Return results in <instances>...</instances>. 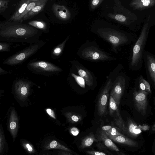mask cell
Returning a JSON list of instances; mask_svg holds the SVG:
<instances>
[{
	"instance_id": "obj_25",
	"label": "cell",
	"mask_w": 155,
	"mask_h": 155,
	"mask_svg": "<svg viewBox=\"0 0 155 155\" xmlns=\"http://www.w3.org/2000/svg\"><path fill=\"white\" fill-rule=\"evenodd\" d=\"M98 141L94 134L90 133L82 140L80 146V148L84 149L88 147L91 146L94 142Z\"/></svg>"
},
{
	"instance_id": "obj_29",
	"label": "cell",
	"mask_w": 155,
	"mask_h": 155,
	"mask_svg": "<svg viewBox=\"0 0 155 155\" xmlns=\"http://www.w3.org/2000/svg\"><path fill=\"white\" fill-rule=\"evenodd\" d=\"M109 104L110 115L114 117L115 112L119 109V108L115 100L110 95Z\"/></svg>"
},
{
	"instance_id": "obj_48",
	"label": "cell",
	"mask_w": 155,
	"mask_h": 155,
	"mask_svg": "<svg viewBox=\"0 0 155 155\" xmlns=\"http://www.w3.org/2000/svg\"><path fill=\"white\" fill-rule=\"evenodd\" d=\"M43 155H49L48 154H44Z\"/></svg>"
},
{
	"instance_id": "obj_39",
	"label": "cell",
	"mask_w": 155,
	"mask_h": 155,
	"mask_svg": "<svg viewBox=\"0 0 155 155\" xmlns=\"http://www.w3.org/2000/svg\"><path fill=\"white\" fill-rule=\"evenodd\" d=\"M70 132L71 134L74 136H76L79 133L78 129L75 127H73L70 129Z\"/></svg>"
},
{
	"instance_id": "obj_4",
	"label": "cell",
	"mask_w": 155,
	"mask_h": 155,
	"mask_svg": "<svg viewBox=\"0 0 155 155\" xmlns=\"http://www.w3.org/2000/svg\"><path fill=\"white\" fill-rule=\"evenodd\" d=\"M77 54L80 58L92 61H111L115 58L101 49L94 41H87L78 49Z\"/></svg>"
},
{
	"instance_id": "obj_20",
	"label": "cell",
	"mask_w": 155,
	"mask_h": 155,
	"mask_svg": "<svg viewBox=\"0 0 155 155\" xmlns=\"http://www.w3.org/2000/svg\"><path fill=\"white\" fill-rule=\"evenodd\" d=\"M127 134L133 137H135L140 133V128L131 119L129 118L127 120Z\"/></svg>"
},
{
	"instance_id": "obj_8",
	"label": "cell",
	"mask_w": 155,
	"mask_h": 155,
	"mask_svg": "<svg viewBox=\"0 0 155 155\" xmlns=\"http://www.w3.org/2000/svg\"><path fill=\"white\" fill-rule=\"evenodd\" d=\"M148 93L140 90L134 91V99L135 108L142 115L146 114L148 104L147 97Z\"/></svg>"
},
{
	"instance_id": "obj_23",
	"label": "cell",
	"mask_w": 155,
	"mask_h": 155,
	"mask_svg": "<svg viewBox=\"0 0 155 155\" xmlns=\"http://www.w3.org/2000/svg\"><path fill=\"white\" fill-rule=\"evenodd\" d=\"M44 147L45 150L57 149L70 152H71V151L68 148L54 140L50 141Z\"/></svg>"
},
{
	"instance_id": "obj_16",
	"label": "cell",
	"mask_w": 155,
	"mask_h": 155,
	"mask_svg": "<svg viewBox=\"0 0 155 155\" xmlns=\"http://www.w3.org/2000/svg\"><path fill=\"white\" fill-rule=\"evenodd\" d=\"M72 62L75 64L78 74L83 78L87 85L92 86L93 84V79L90 72L82 66L78 65L77 61L74 60Z\"/></svg>"
},
{
	"instance_id": "obj_34",
	"label": "cell",
	"mask_w": 155,
	"mask_h": 155,
	"mask_svg": "<svg viewBox=\"0 0 155 155\" xmlns=\"http://www.w3.org/2000/svg\"><path fill=\"white\" fill-rule=\"evenodd\" d=\"M11 45L9 43L1 42L0 43V51H10Z\"/></svg>"
},
{
	"instance_id": "obj_26",
	"label": "cell",
	"mask_w": 155,
	"mask_h": 155,
	"mask_svg": "<svg viewBox=\"0 0 155 155\" xmlns=\"http://www.w3.org/2000/svg\"><path fill=\"white\" fill-rule=\"evenodd\" d=\"M65 115L68 121L73 124L79 122L82 119L81 115L72 112H66L65 113Z\"/></svg>"
},
{
	"instance_id": "obj_35",
	"label": "cell",
	"mask_w": 155,
	"mask_h": 155,
	"mask_svg": "<svg viewBox=\"0 0 155 155\" xmlns=\"http://www.w3.org/2000/svg\"><path fill=\"white\" fill-rule=\"evenodd\" d=\"M72 75L74 78L77 82L81 87H84L85 81L82 77L76 75L74 74H72Z\"/></svg>"
},
{
	"instance_id": "obj_36",
	"label": "cell",
	"mask_w": 155,
	"mask_h": 155,
	"mask_svg": "<svg viewBox=\"0 0 155 155\" xmlns=\"http://www.w3.org/2000/svg\"><path fill=\"white\" fill-rule=\"evenodd\" d=\"M109 134L113 136H124V135L119 132L118 130L114 127L112 128L109 130L106 131Z\"/></svg>"
},
{
	"instance_id": "obj_40",
	"label": "cell",
	"mask_w": 155,
	"mask_h": 155,
	"mask_svg": "<svg viewBox=\"0 0 155 155\" xmlns=\"http://www.w3.org/2000/svg\"><path fill=\"white\" fill-rule=\"evenodd\" d=\"M46 111L47 113L52 118L55 119V117L54 111L50 109H46Z\"/></svg>"
},
{
	"instance_id": "obj_22",
	"label": "cell",
	"mask_w": 155,
	"mask_h": 155,
	"mask_svg": "<svg viewBox=\"0 0 155 155\" xmlns=\"http://www.w3.org/2000/svg\"><path fill=\"white\" fill-rule=\"evenodd\" d=\"M113 117L114 122L118 128L123 132L127 134V127L121 117L119 109L116 111Z\"/></svg>"
},
{
	"instance_id": "obj_3",
	"label": "cell",
	"mask_w": 155,
	"mask_h": 155,
	"mask_svg": "<svg viewBox=\"0 0 155 155\" xmlns=\"http://www.w3.org/2000/svg\"><path fill=\"white\" fill-rule=\"evenodd\" d=\"M113 5H106L102 15L107 19L128 25L136 20V16L123 6L119 0L114 1Z\"/></svg>"
},
{
	"instance_id": "obj_31",
	"label": "cell",
	"mask_w": 155,
	"mask_h": 155,
	"mask_svg": "<svg viewBox=\"0 0 155 155\" xmlns=\"http://www.w3.org/2000/svg\"><path fill=\"white\" fill-rule=\"evenodd\" d=\"M21 146L26 151L30 154H34L36 151L34 146L30 143L25 140H22Z\"/></svg>"
},
{
	"instance_id": "obj_45",
	"label": "cell",
	"mask_w": 155,
	"mask_h": 155,
	"mask_svg": "<svg viewBox=\"0 0 155 155\" xmlns=\"http://www.w3.org/2000/svg\"><path fill=\"white\" fill-rule=\"evenodd\" d=\"M0 68V74H1L2 73H5V72H6L7 73V72L4 71V70L2 69L1 68Z\"/></svg>"
},
{
	"instance_id": "obj_17",
	"label": "cell",
	"mask_w": 155,
	"mask_h": 155,
	"mask_svg": "<svg viewBox=\"0 0 155 155\" xmlns=\"http://www.w3.org/2000/svg\"><path fill=\"white\" fill-rule=\"evenodd\" d=\"M105 132L106 134L110 139L117 143L132 147H136L138 146V142L127 137L125 136H113L109 134L106 131Z\"/></svg>"
},
{
	"instance_id": "obj_7",
	"label": "cell",
	"mask_w": 155,
	"mask_h": 155,
	"mask_svg": "<svg viewBox=\"0 0 155 155\" xmlns=\"http://www.w3.org/2000/svg\"><path fill=\"white\" fill-rule=\"evenodd\" d=\"M113 83L111 79H109L99 95L97 104L98 114L102 116L106 113L109 91L112 88Z\"/></svg>"
},
{
	"instance_id": "obj_28",
	"label": "cell",
	"mask_w": 155,
	"mask_h": 155,
	"mask_svg": "<svg viewBox=\"0 0 155 155\" xmlns=\"http://www.w3.org/2000/svg\"><path fill=\"white\" fill-rule=\"evenodd\" d=\"M70 38V36H67L66 38L61 43L56 46L52 52V56L54 57H58L62 53L66 42Z\"/></svg>"
},
{
	"instance_id": "obj_24",
	"label": "cell",
	"mask_w": 155,
	"mask_h": 155,
	"mask_svg": "<svg viewBox=\"0 0 155 155\" xmlns=\"http://www.w3.org/2000/svg\"><path fill=\"white\" fill-rule=\"evenodd\" d=\"M45 0H31L26 7L25 10L19 18L17 23H20L23 21L24 17L36 6L44 2Z\"/></svg>"
},
{
	"instance_id": "obj_10",
	"label": "cell",
	"mask_w": 155,
	"mask_h": 155,
	"mask_svg": "<svg viewBox=\"0 0 155 155\" xmlns=\"http://www.w3.org/2000/svg\"><path fill=\"white\" fill-rule=\"evenodd\" d=\"M28 66L33 70L44 72H56L62 70L51 63L44 61H36L29 63Z\"/></svg>"
},
{
	"instance_id": "obj_11",
	"label": "cell",
	"mask_w": 155,
	"mask_h": 155,
	"mask_svg": "<svg viewBox=\"0 0 155 155\" xmlns=\"http://www.w3.org/2000/svg\"><path fill=\"white\" fill-rule=\"evenodd\" d=\"M52 10L56 17L61 20H68L71 17L70 12L64 5L54 4L52 6Z\"/></svg>"
},
{
	"instance_id": "obj_47",
	"label": "cell",
	"mask_w": 155,
	"mask_h": 155,
	"mask_svg": "<svg viewBox=\"0 0 155 155\" xmlns=\"http://www.w3.org/2000/svg\"><path fill=\"white\" fill-rule=\"evenodd\" d=\"M120 155H126V154L124 153H122V152H120Z\"/></svg>"
},
{
	"instance_id": "obj_32",
	"label": "cell",
	"mask_w": 155,
	"mask_h": 155,
	"mask_svg": "<svg viewBox=\"0 0 155 155\" xmlns=\"http://www.w3.org/2000/svg\"><path fill=\"white\" fill-rule=\"evenodd\" d=\"M104 1V0H92L90 1L89 8L91 11L94 10Z\"/></svg>"
},
{
	"instance_id": "obj_13",
	"label": "cell",
	"mask_w": 155,
	"mask_h": 155,
	"mask_svg": "<svg viewBox=\"0 0 155 155\" xmlns=\"http://www.w3.org/2000/svg\"><path fill=\"white\" fill-rule=\"evenodd\" d=\"M155 5V0H133L129 5L134 10L142 11L151 8Z\"/></svg>"
},
{
	"instance_id": "obj_5",
	"label": "cell",
	"mask_w": 155,
	"mask_h": 155,
	"mask_svg": "<svg viewBox=\"0 0 155 155\" xmlns=\"http://www.w3.org/2000/svg\"><path fill=\"white\" fill-rule=\"evenodd\" d=\"M150 15L144 22L140 36L134 45L133 49L131 65H137L141 63L143 54V50L148 37L150 26Z\"/></svg>"
},
{
	"instance_id": "obj_49",
	"label": "cell",
	"mask_w": 155,
	"mask_h": 155,
	"mask_svg": "<svg viewBox=\"0 0 155 155\" xmlns=\"http://www.w3.org/2000/svg\"></svg>"
},
{
	"instance_id": "obj_21",
	"label": "cell",
	"mask_w": 155,
	"mask_h": 155,
	"mask_svg": "<svg viewBox=\"0 0 155 155\" xmlns=\"http://www.w3.org/2000/svg\"><path fill=\"white\" fill-rule=\"evenodd\" d=\"M48 1L47 0H45L43 3L38 5L33 8L30 12L24 17L23 19V21L30 19L41 12L44 8Z\"/></svg>"
},
{
	"instance_id": "obj_37",
	"label": "cell",
	"mask_w": 155,
	"mask_h": 155,
	"mask_svg": "<svg viewBox=\"0 0 155 155\" xmlns=\"http://www.w3.org/2000/svg\"><path fill=\"white\" fill-rule=\"evenodd\" d=\"M140 80V81H141L144 84L146 87L147 91L148 93H151V91L150 86L149 83L142 77H141Z\"/></svg>"
},
{
	"instance_id": "obj_44",
	"label": "cell",
	"mask_w": 155,
	"mask_h": 155,
	"mask_svg": "<svg viewBox=\"0 0 155 155\" xmlns=\"http://www.w3.org/2000/svg\"><path fill=\"white\" fill-rule=\"evenodd\" d=\"M148 127V126L147 125H145L140 127V128L143 130H146L147 129Z\"/></svg>"
},
{
	"instance_id": "obj_19",
	"label": "cell",
	"mask_w": 155,
	"mask_h": 155,
	"mask_svg": "<svg viewBox=\"0 0 155 155\" xmlns=\"http://www.w3.org/2000/svg\"><path fill=\"white\" fill-rule=\"evenodd\" d=\"M147 59L149 72L155 86V58L152 56L147 55Z\"/></svg>"
},
{
	"instance_id": "obj_42",
	"label": "cell",
	"mask_w": 155,
	"mask_h": 155,
	"mask_svg": "<svg viewBox=\"0 0 155 155\" xmlns=\"http://www.w3.org/2000/svg\"><path fill=\"white\" fill-rule=\"evenodd\" d=\"M58 155H72L70 152L63 150L59 151L58 153Z\"/></svg>"
},
{
	"instance_id": "obj_18",
	"label": "cell",
	"mask_w": 155,
	"mask_h": 155,
	"mask_svg": "<svg viewBox=\"0 0 155 155\" xmlns=\"http://www.w3.org/2000/svg\"><path fill=\"white\" fill-rule=\"evenodd\" d=\"M99 138L102 141L107 147L116 151H119V150L117 146L113 142L106 134L105 131L101 130L99 134Z\"/></svg>"
},
{
	"instance_id": "obj_6",
	"label": "cell",
	"mask_w": 155,
	"mask_h": 155,
	"mask_svg": "<svg viewBox=\"0 0 155 155\" xmlns=\"http://www.w3.org/2000/svg\"><path fill=\"white\" fill-rule=\"evenodd\" d=\"M43 44L39 42L32 44L21 51L7 58L4 61L3 63L12 65L22 62L35 53L41 47Z\"/></svg>"
},
{
	"instance_id": "obj_27",
	"label": "cell",
	"mask_w": 155,
	"mask_h": 155,
	"mask_svg": "<svg viewBox=\"0 0 155 155\" xmlns=\"http://www.w3.org/2000/svg\"><path fill=\"white\" fill-rule=\"evenodd\" d=\"M8 145L2 125L0 128V153L3 155L7 149Z\"/></svg>"
},
{
	"instance_id": "obj_9",
	"label": "cell",
	"mask_w": 155,
	"mask_h": 155,
	"mask_svg": "<svg viewBox=\"0 0 155 155\" xmlns=\"http://www.w3.org/2000/svg\"><path fill=\"white\" fill-rule=\"evenodd\" d=\"M115 81L110 95L112 96L119 106L125 89V80L124 77L120 76L117 77Z\"/></svg>"
},
{
	"instance_id": "obj_30",
	"label": "cell",
	"mask_w": 155,
	"mask_h": 155,
	"mask_svg": "<svg viewBox=\"0 0 155 155\" xmlns=\"http://www.w3.org/2000/svg\"><path fill=\"white\" fill-rule=\"evenodd\" d=\"M28 25L36 28L45 31L47 28L46 23L43 21L33 20L28 22Z\"/></svg>"
},
{
	"instance_id": "obj_2",
	"label": "cell",
	"mask_w": 155,
	"mask_h": 155,
	"mask_svg": "<svg viewBox=\"0 0 155 155\" xmlns=\"http://www.w3.org/2000/svg\"><path fill=\"white\" fill-rule=\"evenodd\" d=\"M91 31L111 45L112 51L117 54L120 46L128 41L126 35L116 26L101 19L96 20L92 24Z\"/></svg>"
},
{
	"instance_id": "obj_33",
	"label": "cell",
	"mask_w": 155,
	"mask_h": 155,
	"mask_svg": "<svg viewBox=\"0 0 155 155\" xmlns=\"http://www.w3.org/2000/svg\"><path fill=\"white\" fill-rule=\"evenodd\" d=\"M10 1V0H0V13H1L8 7V3Z\"/></svg>"
},
{
	"instance_id": "obj_46",
	"label": "cell",
	"mask_w": 155,
	"mask_h": 155,
	"mask_svg": "<svg viewBox=\"0 0 155 155\" xmlns=\"http://www.w3.org/2000/svg\"><path fill=\"white\" fill-rule=\"evenodd\" d=\"M151 130L153 131H155V124L152 127Z\"/></svg>"
},
{
	"instance_id": "obj_1",
	"label": "cell",
	"mask_w": 155,
	"mask_h": 155,
	"mask_svg": "<svg viewBox=\"0 0 155 155\" xmlns=\"http://www.w3.org/2000/svg\"><path fill=\"white\" fill-rule=\"evenodd\" d=\"M38 31L28 24L9 21L1 22V41L18 42L29 41L36 37Z\"/></svg>"
},
{
	"instance_id": "obj_38",
	"label": "cell",
	"mask_w": 155,
	"mask_h": 155,
	"mask_svg": "<svg viewBox=\"0 0 155 155\" xmlns=\"http://www.w3.org/2000/svg\"><path fill=\"white\" fill-rule=\"evenodd\" d=\"M86 152L90 155H107L103 152L96 151L88 150Z\"/></svg>"
},
{
	"instance_id": "obj_15",
	"label": "cell",
	"mask_w": 155,
	"mask_h": 155,
	"mask_svg": "<svg viewBox=\"0 0 155 155\" xmlns=\"http://www.w3.org/2000/svg\"><path fill=\"white\" fill-rule=\"evenodd\" d=\"M29 85L27 82L19 81L15 85V92L19 98L22 99L26 98L29 93Z\"/></svg>"
},
{
	"instance_id": "obj_41",
	"label": "cell",
	"mask_w": 155,
	"mask_h": 155,
	"mask_svg": "<svg viewBox=\"0 0 155 155\" xmlns=\"http://www.w3.org/2000/svg\"><path fill=\"white\" fill-rule=\"evenodd\" d=\"M139 87L140 90L147 92L144 84L140 81Z\"/></svg>"
},
{
	"instance_id": "obj_12",
	"label": "cell",
	"mask_w": 155,
	"mask_h": 155,
	"mask_svg": "<svg viewBox=\"0 0 155 155\" xmlns=\"http://www.w3.org/2000/svg\"><path fill=\"white\" fill-rule=\"evenodd\" d=\"M8 129L14 142L17 137L18 129V119L14 109L11 113L8 123Z\"/></svg>"
},
{
	"instance_id": "obj_43",
	"label": "cell",
	"mask_w": 155,
	"mask_h": 155,
	"mask_svg": "<svg viewBox=\"0 0 155 155\" xmlns=\"http://www.w3.org/2000/svg\"><path fill=\"white\" fill-rule=\"evenodd\" d=\"M112 127L111 126L107 125L103 126L101 128L102 130L105 131H107L110 129L112 128Z\"/></svg>"
},
{
	"instance_id": "obj_14",
	"label": "cell",
	"mask_w": 155,
	"mask_h": 155,
	"mask_svg": "<svg viewBox=\"0 0 155 155\" xmlns=\"http://www.w3.org/2000/svg\"><path fill=\"white\" fill-rule=\"evenodd\" d=\"M31 0H21L18 3L15 10L8 21L17 22L19 18L22 15Z\"/></svg>"
}]
</instances>
